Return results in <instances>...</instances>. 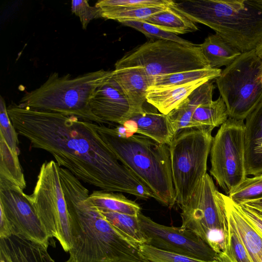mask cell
<instances>
[{
  "label": "cell",
  "mask_w": 262,
  "mask_h": 262,
  "mask_svg": "<svg viewBox=\"0 0 262 262\" xmlns=\"http://www.w3.org/2000/svg\"><path fill=\"white\" fill-rule=\"evenodd\" d=\"M59 172L69 212L72 247L65 262H148L89 199L88 189L67 169Z\"/></svg>",
  "instance_id": "cell-2"
},
{
  "label": "cell",
  "mask_w": 262,
  "mask_h": 262,
  "mask_svg": "<svg viewBox=\"0 0 262 262\" xmlns=\"http://www.w3.org/2000/svg\"><path fill=\"white\" fill-rule=\"evenodd\" d=\"M173 7L194 23L206 25L241 53L262 40V5L259 0H186Z\"/></svg>",
  "instance_id": "cell-4"
},
{
  "label": "cell",
  "mask_w": 262,
  "mask_h": 262,
  "mask_svg": "<svg viewBox=\"0 0 262 262\" xmlns=\"http://www.w3.org/2000/svg\"><path fill=\"white\" fill-rule=\"evenodd\" d=\"M229 118L226 105L220 96L216 100L196 107L191 119L192 127H207L214 129L222 125Z\"/></svg>",
  "instance_id": "cell-25"
},
{
  "label": "cell",
  "mask_w": 262,
  "mask_h": 262,
  "mask_svg": "<svg viewBox=\"0 0 262 262\" xmlns=\"http://www.w3.org/2000/svg\"><path fill=\"white\" fill-rule=\"evenodd\" d=\"M0 262H10L9 257L4 249L0 247Z\"/></svg>",
  "instance_id": "cell-40"
},
{
  "label": "cell",
  "mask_w": 262,
  "mask_h": 262,
  "mask_svg": "<svg viewBox=\"0 0 262 262\" xmlns=\"http://www.w3.org/2000/svg\"><path fill=\"white\" fill-rule=\"evenodd\" d=\"M208 81L202 79L183 85L149 88L146 95V101L160 113L167 115L194 90Z\"/></svg>",
  "instance_id": "cell-20"
},
{
  "label": "cell",
  "mask_w": 262,
  "mask_h": 262,
  "mask_svg": "<svg viewBox=\"0 0 262 262\" xmlns=\"http://www.w3.org/2000/svg\"><path fill=\"white\" fill-rule=\"evenodd\" d=\"M0 247L6 251L10 262H55L48 248L19 235L0 239Z\"/></svg>",
  "instance_id": "cell-21"
},
{
  "label": "cell",
  "mask_w": 262,
  "mask_h": 262,
  "mask_svg": "<svg viewBox=\"0 0 262 262\" xmlns=\"http://www.w3.org/2000/svg\"><path fill=\"white\" fill-rule=\"evenodd\" d=\"M72 11L79 17L83 29H86L90 22L93 19L101 17L100 9L91 6L88 1H72Z\"/></svg>",
  "instance_id": "cell-36"
},
{
  "label": "cell",
  "mask_w": 262,
  "mask_h": 262,
  "mask_svg": "<svg viewBox=\"0 0 262 262\" xmlns=\"http://www.w3.org/2000/svg\"><path fill=\"white\" fill-rule=\"evenodd\" d=\"M214 89L211 81L203 83L167 115L176 133L183 128L192 127L191 119L194 111L200 105L213 100Z\"/></svg>",
  "instance_id": "cell-19"
},
{
  "label": "cell",
  "mask_w": 262,
  "mask_h": 262,
  "mask_svg": "<svg viewBox=\"0 0 262 262\" xmlns=\"http://www.w3.org/2000/svg\"><path fill=\"white\" fill-rule=\"evenodd\" d=\"M259 262H262V254L259 257Z\"/></svg>",
  "instance_id": "cell-42"
},
{
  "label": "cell",
  "mask_w": 262,
  "mask_h": 262,
  "mask_svg": "<svg viewBox=\"0 0 262 262\" xmlns=\"http://www.w3.org/2000/svg\"><path fill=\"white\" fill-rule=\"evenodd\" d=\"M18 133L9 116L4 99L0 97V136L11 149L18 155L20 154Z\"/></svg>",
  "instance_id": "cell-34"
},
{
  "label": "cell",
  "mask_w": 262,
  "mask_h": 262,
  "mask_svg": "<svg viewBox=\"0 0 262 262\" xmlns=\"http://www.w3.org/2000/svg\"><path fill=\"white\" fill-rule=\"evenodd\" d=\"M216 262H253L244 244L234 230L229 226V236L225 249L217 253Z\"/></svg>",
  "instance_id": "cell-31"
},
{
  "label": "cell",
  "mask_w": 262,
  "mask_h": 262,
  "mask_svg": "<svg viewBox=\"0 0 262 262\" xmlns=\"http://www.w3.org/2000/svg\"><path fill=\"white\" fill-rule=\"evenodd\" d=\"M100 212L125 236L138 245L146 243L147 240L141 230L138 216L111 211Z\"/></svg>",
  "instance_id": "cell-28"
},
{
  "label": "cell",
  "mask_w": 262,
  "mask_h": 262,
  "mask_svg": "<svg viewBox=\"0 0 262 262\" xmlns=\"http://www.w3.org/2000/svg\"><path fill=\"white\" fill-rule=\"evenodd\" d=\"M113 74V71L101 69L72 77L69 74L59 76L54 72L39 88L26 93L19 104L103 124L104 122L92 113L90 102L95 91L107 82Z\"/></svg>",
  "instance_id": "cell-5"
},
{
  "label": "cell",
  "mask_w": 262,
  "mask_h": 262,
  "mask_svg": "<svg viewBox=\"0 0 262 262\" xmlns=\"http://www.w3.org/2000/svg\"><path fill=\"white\" fill-rule=\"evenodd\" d=\"M199 45L212 69L228 66L242 53L217 33L209 35Z\"/></svg>",
  "instance_id": "cell-22"
},
{
  "label": "cell",
  "mask_w": 262,
  "mask_h": 262,
  "mask_svg": "<svg viewBox=\"0 0 262 262\" xmlns=\"http://www.w3.org/2000/svg\"><path fill=\"white\" fill-rule=\"evenodd\" d=\"M97 129L118 160L151 192L153 198L171 208L176 203L169 145L141 135L130 134L119 125L97 124Z\"/></svg>",
  "instance_id": "cell-3"
},
{
  "label": "cell",
  "mask_w": 262,
  "mask_h": 262,
  "mask_svg": "<svg viewBox=\"0 0 262 262\" xmlns=\"http://www.w3.org/2000/svg\"><path fill=\"white\" fill-rule=\"evenodd\" d=\"M139 247L148 262H211L164 251L145 244L139 245Z\"/></svg>",
  "instance_id": "cell-33"
},
{
  "label": "cell",
  "mask_w": 262,
  "mask_h": 262,
  "mask_svg": "<svg viewBox=\"0 0 262 262\" xmlns=\"http://www.w3.org/2000/svg\"><path fill=\"white\" fill-rule=\"evenodd\" d=\"M89 199L100 211L133 216H138L141 212V208L138 203L120 193L95 190L90 194Z\"/></svg>",
  "instance_id": "cell-23"
},
{
  "label": "cell",
  "mask_w": 262,
  "mask_h": 262,
  "mask_svg": "<svg viewBox=\"0 0 262 262\" xmlns=\"http://www.w3.org/2000/svg\"><path fill=\"white\" fill-rule=\"evenodd\" d=\"M0 208L13 225L15 235L48 247L50 237L37 214L30 195L18 186L2 178Z\"/></svg>",
  "instance_id": "cell-13"
},
{
  "label": "cell",
  "mask_w": 262,
  "mask_h": 262,
  "mask_svg": "<svg viewBox=\"0 0 262 262\" xmlns=\"http://www.w3.org/2000/svg\"><path fill=\"white\" fill-rule=\"evenodd\" d=\"M215 82L229 117L246 119L262 99V61L255 49L242 53Z\"/></svg>",
  "instance_id": "cell-8"
},
{
  "label": "cell",
  "mask_w": 262,
  "mask_h": 262,
  "mask_svg": "<svg viewBox=\"0 0 262 262\" xmlns=\"http://www.w3.org/2000/svg\"><path fill=\"white\" fill-rule=\"evenodd\" d=\"M18 157L0 136V178L24 189L26 187V182Z\"/></svg>",
  "instance_id": "cell-27"
},
{
  "label": "cell",
  "mask_w": 262,
  "mask_h": 262,
  "mask_svg": "<svg viewBox=\"0 0 262 262\" xmlns=\"http://www.w3.org/2000/svg\"><path fill=\"white\" fill-rule=\"evenodd\" d=\"M229 226L238 235L253 262H259L262 254V235L228 195L224 194Z\"/></svg>",
  "instance_id": "cell-18"
},
{
  "label": "cell",
  "mask_w": 262,
  "mask_h": 262,
  "mask_svg": "<svg viewBox=\"0 0 262 262\" xmlns=\"http://www.w3.org/2000/svg\"><path fill=\"white\" fill-rule=\"evenodd\" d=\"M130 134H139L169 145L176 134L167 115L145 110L122 125Z\"/></svg>",
  "instance_id": "cell-16"
},
{
  "label": "cell",
  "mask_w": 262,
  "mask_h": 262,
  "mask_svg": "<svg viewBox=\"0 0 262 262\" xmlns=\"http://www.w3.org/2000/svg\"><path fill=\"white\" fill-rule=\"evenodd\" d=\"M245 123L229 117L213 137L210 173L228 194L246 178Z\"/></svg>",
  "instance_id": "cell-11"
},
{
  "label": "cell",
  "mask_w": 262,
  "mask_h": 262,
  "mask_svg": "<svg viewBox=\"0 0 262 262\" xmlns=\"http://www.w3.org/2000/svg\"><path fill=\"white\" fill-rule=\"evenodd\" d=\"M171 5L132 8L119 7H103L99 8L101 10V17L121 23L127 20H144L153 14L164 10Z\"/></svg>",
  "instance_id": "cell-29"
},
{
  "label": "cell",
  "mask_w": 262,
  "mask_h": 262,
  "mask_svg": "<svg viewBox=\"0 0 262 262\" xmlns=\"http://www.w3.org/2000/svg\"><path fill=\"white\" fill-rule=\"evenodd\" d=\"M0 210V239H6L15 235V231L4 211Z\"/></svg>",
  "instance_id": "cell-37"
},
{
  "label": "cell",
  "mask_w": 262,
  "mask_h": 262,
  "mask_svg": "<svg viewBox=\"0 0 262 262\" xmlns=\"http://www.w3.org/2000/svg\"><path fill=\"white\" fill-rule=\"evenodd\" d=\"M262 199V198H261Z\"/></svg>",
  "instance_id": "cell-43"
},
{
  "label": "cell",
  "mask_w": 262,
  "mask_h": 262,
  "mask_svg": "<svg viewBox=\"0 0 262 262\" xmlns=\"http://www.w3.org/2000/svg\"><path fill=\"white\" fill-rule=\"evenodd\" d=\"M90 105L92 113L104 123H115L122 126L135 116L113 76L95 91Z\"/></svg>",
  "instance_id": "cell-14"
},
{
  "label": "cell",
  "mask_w": 262,
  "mask_h": 262,
  "mask_svg": "<svg viewBox=\"0 0 262 262\" xmlns=\"http://www.w3.org/2000/svg\"><path fill=\"white\" fill-rule=\"evenodd\" d=\"M262 217V199L250 201L242 204Z\"/></svg>",
  "instance_id": "cell-39"
},
{
  "label": "cell",
  "mask_w": 262,
  "mask_h": 262,
  "mask_svg": "<svg viewBox=\"0 0 262 262\" xmlns=\"http://www.w3.org/2000/svg\"><path fill=\"white\" fill-rule=\"evenodd\" d=\"M113 78L121 88L135 115L143 112L153 78L141 68L129 67L115 69Z\"/></svg>",
  "instance_id": "cell-15"
},
{
  "label": "cell",
  "mask_w": 262,
  "mask_h": 262,
  "mask_svg": "<svg viewBox=\"0 0 262 262\" xmlns=\"http://www.w3.org/2000/svg\"><path fill=\"white\" fill-rule=\"evenodd\" d=\"M146 245L206 261H216L217 253L193 232L155 222L141 212L138 215Z\"/></svg>",
  "instance_id": "cell-12"
},
{
  "label": "cell",
  "mask_w": 262,
  "mask_h": 262,
  "mask_svg": "<svg viewBox=\"0 0 262 262\" xmlns=\"http://www.w3.org/2000/svg\"><path fill=\"white\" fill-rule=\"evenodd\" d=\"M238 206L249 221L262 235V217L243 204Z\"/></svg>",
  "instance_id": "cell-38"
},
{
  "label": "cell",
  "mask_w": 262,
  "mask_h": 262,
  "mask_svg": "<svg viewBox=\"0 0 262 262\" xmlns=\"http://www.w3.org/2000/svg\"><path fill=\"white\" fill-rule=\"evenodd\" d=\"M18 134L33 148L44 150L60 167L80 181L110 192L146 200L151 192L117 158L97 129V124L73 116L19 104L7 107Z\"/></svg>",
  "instance_id": "cell-1"
},
{
  "label": "cell",
  "mask_w": 262,
  "mask_h": 262,
  "mask_svg": "<svg viewBox=\"0 0 262 262\" xmlns=\"http://www.w3.org/2000/svg\"><path fill=\"white\" fill-rule=\"evenodd\" d=\"M221 72L220 69L208 68L158 76L153 78L152 84L150 88L183 85L202 79L210 81L219 77Z\"/></svg>",
  "instance_id": "cell-26"
},
{
  "label": "cell",
  "mask_w": 262,
  "mask_h": 262,
  "mask_svg": "<svg viewBox=\"0 0 262 262\" xmlns=\"http://www.w3.org/2000/svg\"><path fill=\"white\" fill-rule=\"evenodd\" d=\"M172 0H100L95 4L97 8L103 7H119L127 8H142L169 5Z\"/></svg>",
  "instance_id": "cell-35"
},
{
  "label": "cell",
  "mask_w": 262,
  "mask_h": 262,
  "mask_svg": "<svg viewBox=\"0 0 262 262\" xmlns=\"http://www.w3.org/2000/svg\"><path fill=\"white\" fill-rule=\"evenodd\" d=\"M122 25L133 28L152 39L167 40L174 41L188 46H195L192 42L183 39L178 35L165 31L156 26L143 20H127L120 23Z\"/></svg>",
  "instance_id": "cell-32"
},
{
  "label": "cell",
  "mask_w": 262,
  "mask_h": 262,
  "mask_svg": "<svg viewBox=\"0 0 262 262\" xmlns=\"http://www.w3.org/2000/svg\"><path fill=\"white\" fill-rule=\"evenodd\" d=\"M213 128L194 127L179 130L169 145L176 203L183 205L207 173Z\"/></svg>",
  "instance_id": "cell-7"
},
{
  "label": "cell",
  "mask_w": 262,
  "mask_h": 262,
  "mask_svg": "<svg viewBox=\"0 0 262 262\" xmlns=\"http://www.w3.org/2000/svg\"><path fill=\"white\" fill-rule=\"evenodd\" d=\"M180 207L182 228L193 232L217 253L225 249L229 224L224 194L207 173Z\"/></svg>",
  "instance_id": "cell-6"
},
{
  "label": "cell",
  "mask_w": 262,
  "mask_h": 262,
  "mask_svg": "<svg viewBox=\"0 0 262 262\" xmlns=\"http://www.w3.org/2000/svg\"><path fill=\"white\" fill-rule=\"evenodd\" d=\"M59 168L53 160L42 164L30 199L50 237L56 238L69 252L72 247L70 219Z\"/></svg>",
  "instance_id": "cell-10"
},
{
  "label": "cell",
  "mask_w": 262,
  "mask_h": 262,
  "mask_svg": "<svg viewBox=\"0 0 262 262\" xmlns=\"http://www.w3.org/2000/svg\"><path fill=\"white\" fill-rule=\"evenodd\" d=\"M235 204L240 205L246 202L262 198V174L246 178L228 195Z\"/></svg>",
  "instance_id": "cell-30"
},
{
  "label": "cell",
  "mask_w": 262,
  "mask_h": 262,
  "mask_svg": "<svg viewBox=\"0 0 262 262\" xmlns=\"http://www.w3.org/2000/svg\"><path fill=\"white\" fill-rule=\"evenodd\" d=\"M256 55L262 61V40L255 49Z\"/></svg>",
  "instance_id": "cell-41"
},
{
  "label": "cell",
  "mask_w": 262,
  "mask_h": 262,
  "mask_svg": "<svg viewBox=\"0 0 262 262\" xmlns=\"http://www.w3.org/2000/svg\"><path fill=\"white\" fill-rule=\"evenodd\" d=\"M244 139L247 176L262 174V99L246 118Z\"/></svg>",
  "instance_id": "cell-17"
},
{
  "label": "cell",
  "mask_w": 262,
  "mask_h": 262,
  "mask_svg": "<svg viewBox=\"0 0 262 262\" xmlns=\"http://www.w3.org/2000/svg\"><path fill=\"white\" fill-rule=\"evenodd\" d=\"M173 3L143 21L177 35L196 31L198 28L195 23L176 10Z\"/></svg>",
  "instance_id": "cell-24"
},
{
  "label": "cell",
  "mask_w": 262,
  "mask_h": 262,
  "mask_svg": "<svg viewBox=\"0 0 262 262\" xmlns=\"http://www.w3.org/2000/svg\"><path fill=\"white\" fill-rule=\"evenodd\" d=\"M115 67L141 68L152 78L210 68L199 45L188 46L167 40L145 42L125 54L116 62Z\"/></svg>",
  "instance_id": "cell-9"
}]
</instances>
